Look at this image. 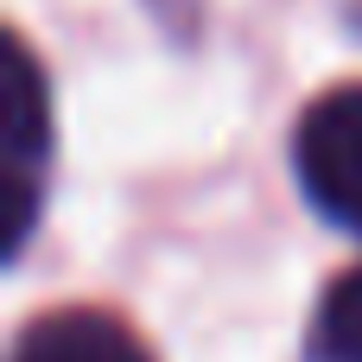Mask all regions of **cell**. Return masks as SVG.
Masks as SVG:
<instances>
[{"label": "cell", "mask_w": 362, "mask_h": 362, "mask_svg": "<svg viewBox=\"0 0 362 362\" xmlns=\"http://www.w3.org/2000/svg\"><path fill=\"white\" fill-rule=\"evenodd\" d=\"M318 362H362V267L337 274L318 305Z\"/></svg>", "instance_id": "obj_4"}, {"label": "cell", "mask_w": 362, "mask_h": 362, "mask_svg": "<svg viewBox=\"0 0 362 362\" xmlns=\"http://www.w3.org/2000/svg\"><path fill=\"white\" fill-rule=\"evenodd\" d=\"M293 165L305 197L337 223L362 235V83L325 89L299 127H293Z\"/></svg>", "instance_id": "obj_1"}, {"label": "cell", "mask_w": 362, "mask_h": 362, "mask_svg": "<svg viewBox=\"0 0 362 362\" xmlns=\"http://www.w3.org/2000/svg\"><path fill=\"white\" fill-rule=\"evenodd\" d=\"M13 362H153V356L115 312L64 305V312H45L19 331Z\"/></svg>", "instance_id": "obj_3"}, {"label": "cell", "mask_w": 362, "mask_h": 362, "mask_svg": "<svg viewBox=\"0 0 362 362\" xmlns=\"http://www.w3.org/2000/svg\"><path fill=\"white\" fill-rule=\"evenodd\" d=\"M0 57H6V127H0V146H6V255H19L32 235V216H38L32 165L51 153V95H45V70L19 32L6 38Z\"/></svg>", "instance_id": "obj_2"}]
</instances>
